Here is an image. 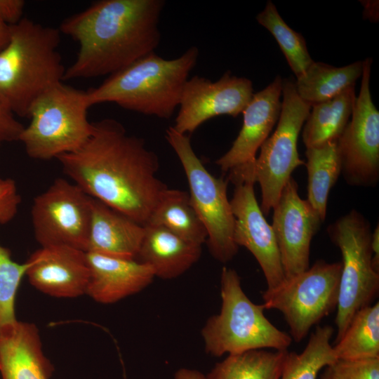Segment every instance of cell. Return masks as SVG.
<instances>
[{
    "mask_svg": "<svg viewBox=\"0 0 379 379\" xmlns=\"http://www.w3.org/2000/svg\"><path fill=\"white\" fill-rule=\"evenodd\" d=\"M92 125L79 149L57 158L63 172L90 197L144 226L168 188L157 176V155L116 119Z\"/></svg>",
    "mask_w": 379,
    "mask_h": 379,
    "instance_id": "cell-1",
    "label": "cell"
},
{
    "mask_svg": "<svg viewBox=\"0 0 379 379\" xmlns=\"http://www.w3.org/2000/svg\"><path fill=\"white\" fill-rule=\"evenodd\" d=\"M164 0H101L58 28L79 44L64 80L111 75L154 52L161 41Z\"/></svg>",
    "mask_w": 379,
    "mask_h": 379,
    "instance_id": "cell-2",
    "label": "cell"
},
{
    "mask_svg": "<svg viewBox=\"0 0 379 379\" xmlns=\"http://www.w3.org/2000/svg\"><path fill=\"white\" fill-rule=\"evenodd\" d=\"M60 31L23 18L10 26L0 51V99L13 114L28 117L36 98L63 81Z\"/></svg>",
    "mask_w": 379,
    "mask_h": 379,
    "instance_id": "cell-3",
    "label": "cell"
},
{
    "mask_svg": "<svg viewBox=\"0 0 379 379\" xmlns=\"http://www.w3.org/2000/svg\"><path fill=\"white\" fill-rule=\"evenodd\" d=\"M198 56L196 46L173 59L150 53L88 89L89 102L91 106L114 102L127 110L169 119L179 106Z\"/></svg>",
    "mask_w": 379,
    "mask_h": 379,
    "instance_id": "cell-4",
    "label": "cell"
},
{
    "mask_svg": "<svg viewBox=\"0 0 379 379\" xmlns=\"http://www.w3.org/2000/svg\"><path fill=\"white\" fill-rule=\"evenodd\" d=\"M221 309L201 329L206 352L215 357L272 348L286 350L292 338L277 328L264 314L262 304L253 302L244 293L237 272L227 267L220 277Z\"/></svg>",
    "mask_w": 379,
    "mask_h": 379,
    "instance_id": "cell-5",
    "label": "cell"
},
{
    "mask_svg": "<svg viewBox=\"0 0 379 379\" xmlns=\"http://www.w3.org/2000/svg\"><path fill=\"white\" fill-rule=\"evenodd\" d=\"M91 105L87 91L54 84L32 105L19 140L27 154L38 160L56 159L79 149L91 134L88 119Z\"/></svg>",
    "mask_w": 379,
    "mask_h": 379,
    "instance_id": "cell-6",
    "label": "cell"
},
{
    "mask_svg": "<svg viewBox=\"0 0 379 379\" xmlns=\"http://www.w3.org/2000/svg\"><path fill=\"white\" fill-rule=\"evenodd\" d=\"M331 241L342 255L335 317L336 342L354 314L371 305L379 291V272L373 265L372 232L368 220L352 209L327 227Z\"/></svg>",
    "mask_w": 379,
    "mask_h": 379,
    "instance_id": "cell-7",
    "label": "cell"
},
{
    "mask_svg": "<svg viewBox=\"0 0 379 379\" xmlns=\"http://www.w3.org/2000/svg\"><path fill=\"white\" fill-rule=\"evenodd\" d=\"M166 139L182 166L191 204L207 232L210 253L220 262L230 261L239 246L233 237L234 218L227 195L228 181L208 171L195 154L188 135L170 126Z\"/></svg>",
    "mask_w": 379,
    "mask_h": 379,
    "instance_id": "cell-8",
    "label": "cell"
},
{
    "mask_svg": "<svg viewBox=\"0 0 379 379\" xmlns=\"http://www.w3.org/2000/svg\"><path fill=\"white\" fill-rule=\"evenodd\" d=\"M341 262L317 260L305 271L285 279L262 293L265 310L282 313L291 337L300 343L338 305Z\"/></svg>",
    "mask_w": 379,
    "mask_h": 379,
    "instance_id": "cell-9",
    "label": "cell"
},
{
    "mask_svg": "<svg viewBox=\"0 0 379 379\" xmlns=\"http://www.w3.org/2000/svg\"><path fill=\"white\" fill-rule=\"evenodd\" d=\"M283 100L278 124L274 133L260 146L253 164L255 182L261 190L260 209L267 215L277 204L293 171L305 165L298 152V140L312 105L297 94L294 81L283 80Z\"/></svg>",
    "mask_w": 379,
    "mask_h": 379,
    "instance_id": "cell-10",
    "label": "cell"
},
{
    "mask_svg": "<svg viewBox=\"0 0 379 379\" xmlns=\"http://www.w3.org/2000/svg\"><path fill=\"white\" fill-rule=\"evenodd\" d=\"M92 197L74 182L57 178L37 195L31 209L34 237L43 246H67L86 252Z\"/></svg>",
    "mask_w": 379,
    "mask_h": 379,
    "instance_id": "cell-11",
    "label": "cell"
},
{
    "mask_svg": "<svg viewBox=\"0 0 379 379\" xmlns=\"http://www.w3.org/2000/svg\"><path fill=\"white\" fill-rule=\"evenodd\" d=\"M371 63V58L363 60L360 93L337 140L341 173L357 187H375L379 180V112L370 91Z\"/></svg>",
    "mask_w": 379,
    "mask_h": 379,
    "instance_id": "cell-12",
    "label": "cell"
},
{
    "mask_svg": "<svg viewBox=\"0 0 379 379\" xmlns=\"http://www.w3.org/2000/svg\"><path fill=\"white\" fill-rule=\"evenodd\" d=\"M253 94L252 81L230 71L215 81L195 75L185 84L173 128L180 133L191 134L211 118L225 114L236 117Z\"/></svg>",
    "mask_w": 379,
    "mask_h": 379,
    "instance_id": "cell-13",
    "label": "cell"
},
{
    "mask_svg": "<svg viewBox=\"0 0 379 379\" xmlns=\"http://www.w3.org/2000/svg\"><path fill=\"white\" fill-rule=\"evenodd\" d=\"M272 227L277 240L285 279L310 267V245L324 222L306 200L291 177L273 208Z\"/></svg>",
    "mask_w": 379,
    "mask_h": 379,
    "instance_id": "cell-14",
    "label": "cell"
},
{
    "mask_svg": "<svg viewBox=\"0 0 379 379\" xmlns=\"http://www.w3.org/2000/svg\"><path fill=\"white\" fill-rule=\"evenodd\" d=\"M232 183L235 185L230 200L234 218V241L255 257L262 269L267 288H274L285 277L274 231L255 198V182L247 179Z\"/></svg>",
    "mask_w": 379,
    "mask_h": 379,
    "instance_id": "cell-15",
    "label": "cell"
},
{
    "mask_svg": "<svg viewBox=\"0 0 379 379\" xmlns=\"http://www.w3.org/2000/svg\"><path fill=\"white\" fill-rule=\"evenodd\" d=\"M26 263L25 276L39 291L56 298L86 294L90 270L86 251L67 246H43Z\"/></svg>",
    "mask_w": 379,
    "mask_h": 379,
    "instance_id": "cell-16",
    "label": "cell"
},
{
    "mask_svg": "<svg viewBox=\"0 0 379 379\" xmlns=\"http://www.w3.org/2000/svg\"><path fill=\"white\" fill-rule=\"evenodd\" d=\"M283 80L277 76L263 90L253 93L242 112L243 124L230 149L215 161L224 172L251 164L258 148L279 120Z\"/></svg>",
    "mask_w": 379,
    "mask_h": 379,
    "instance_id": "cell-17",
    "label": "cell"
},
{
    "mask_svg": "<svg viewBox=\"0 0 379 379\" xmlns=\"http://www.w3.org/2000/svg\"><path fill=\"white\" fill-rule=\"evenodd\" d=\"M90 270L86 294L98 302L110 304L138 293L149 285L154 272L148 265L86 252Z\"/></svg>",
    "mask_w": 379,
    "mask_h": 379,
    "instance_id": "cell-18",
    "label": "cell"
},
{
    "mask_svg": "<svg viewBox=\"0 0 379 379\" xmlns=\"http://www.w3.org/2000/svg\"><path fill=\"white\" fill-rule=\"evenodd\" d=\"M53 370L34 324L17 321L0 331L1 379H49Z\"/></svg>",
    "mask_w": 379,
    "mask_h": 379,
    "instance_id": "cell-19",
    "label": "cell"
},
{
    "mask_svg": "<svg viewBox=\"0 0 379 379\" xmlns=\"http://www.w3.org/2000/svg\"><path fill=\"white\" fill-rule=\"evenodd\" d=\"M144 226L92 198L86 252L135 259Z\"/></svg>",
    "mask_w": 379,
    "mask_h": 379,
    "instance_id": "cell-20",
    "label": "cell"
},
{
    "mask_svg": "<svg viewBox=\"0 0 379 379\" xmlns=\"http://www.w3.org/2000/svg\"><path fill=\"white\" fill-rule=\"evenodd\" d=\"M201 246L178 237L167 229L147 224L136 260L150 266L155 277L171 279L198 261Z\"/></svg>",
    "mask_w": 379,
    "mask_h": 379,
    "instance_id": "cell-21",
    "label": "cell"
},
{
    "mask_svg": "<svg viewBox=\"0 0 379 379\" xmlns=\"http://www.w3.org/2000/svg\"><path fill=\"white\" fill-rule=\"evenodd\" d=\"M354 86L312 105L302 135L306 148L338 140L351 117L357 98Z\"/></svg>",
    "mask_w": 379,
    "mask_h": 379,
    "instance_id": "cell-22",
    "label": "cell"
},
{
    "mask_svg": "<svg viewBox=\"0 0 379 379\" xmlns=\"http://www.w3.org/2000/svg\"><path fill=\"white\" fill-rule=\"evenodd\" d=\"M161 226L183 239L201 246L206 230L192 206L187 192L167 188L145 224Z\"/></svg>",
    "mask_w": 379,
    "mask_h": 379,
    "instance_id": "cell-23",
    "label": "cell"
},
{
    "mask_svg": "<svg viewBox=\"0 0 379 379\" xmlns=\"http://www.w3.org/2000/svg\"><path fill=\"white\" fill-rule=\"evenodd\" d=\"M362 72V60L341 67L314 61L297 77L295 88L301 100L313 105L330 100L355 86Z\"/></svg>",
    "mask_w": 379,
    "mask_h": 379,
    "instance_id": "cell-24",
    "label": "cell"
},
{
    "mask_svg": "<svg viewBox=\"0 0 379 379\" xmlns=\"http://www.w3.org/2000/svg\"><path fill=\"white\" fill-rule=\"evenodd\" d=\"M307 171V201L325 220L328 197L341 174V163L337 140L306 148Z\"/></svg>",
    "mask_w": 379,
    "mask_h": 379,
    "instance_id": "cell-25",
    "label": "cell"
},
{
    "mask_svg": "<svg viewBox=\"0 0 379 379\" xmlns=\"http://www.w3.org/2000/svg\"><path fill=\"white\" fill-rule=\"evenodd\" d=\"M288 350H253L229 354L206 379H279Z\"/></svg>",
    "mask_w": 379,
    "mask_h": 379,
    "instance_id": "cell-26",
    "label": "cell"
},
{
    "mask_svg": "<svg viewBox=\"0 0 379 379\" xmlns=\"http://www.w3.org/2000/svg\"><path fill=\"white\" fill-rule=\"evenodd\" d=\"M337 359L379 358V303L359 310L333 346Z\"/></svg>",
    "mask_w": 379,
    "mask_h": 379,
    "instance_id": "cell-27",
    "label": "cell"
},
{
    "mask_svg": "<svg viewBox=\"0 0 379 379\" xmlns=\"http://www.w3.org/2000/svg\"><path fill=\"white\" fill-rule=\"evenodd\" d=\"M334 328L318 326L300 353L288 352L279 379H316L320 370L338 359L331 340Z\"/></svg>",
    "mask_w": 379,
    "mask_h": 379,
    "instance_id": "cell-28",
    "label": "cell"
},
{
    "mask_svg": "<svg viewBox=\"0 0 379 379\" xmlns=\"http://www.w3.org/2000/svg\"><path fill=\"white\" fill-rule=\"evenodd\" d=\"M256 20L274 36L296 77L302 75L314 62L304 37L288 27L270 0Z\"/></svg>",
    "mask_w": 379,
    "mask_h": 379,
    "instance_id": "cell-29",
    "label": "cell"
},
{
    "mask_svg": "<svg viewBox=\"0 0 379 379\" xmlns=\"http://www.w3.org/2000/svg\"><path fill=\"white\" fill-rule=\"evenodd\" d=\"M26 262L13 260L10 251L0 244V331L14 324L16 294L26 274Z\"/></svg>",
    "mask_w": 379,
    "mask_h": 379,
    "instance_id": "cell-30",
    "label": "cell"
},
{
    "mask_svg": "<svg viewBox=\"0 0 379 379\" xmlns=\"http://www.w3.org/2000/svg\"><path fill=\"white\" fill-rule=\"evenodd\" d=\"M328 367L336 379H379V358L338 359Z\"/></svg>",
    "mask_w": 379,
    "mask_h": 379,
    "instance_id": "cell-31",
    "label": "cell"
},
{
    "mask_svg": "<svg viewBox=\"0 0 379 379\" xmlns=\"http://www.w3.org/2000/svg\"><path fill=\"white\" fill-rule=\"evenodd\" d=\"M20 201L15 181L0 177V224H6L14 218Z\"/></svg>",
    "mask_w": 379,
    "mask_h": 379,
    "instance_id": "cell-32",
    "label": "cell"
},
{
    "mask_svg": "<svg viewBox=\"0 0 379 379\" xmlns=\"http://www.w3.org/2000/svg\"><path fill=\"white\" fill-rule=\"evenodd\" d=\"M24 127L0 99V145L18 141Z\"/></svg>",
    "mask_w": 379,
    "mask_h": 379,
    "instance_id": "cell-33",
    "label": "cell"
},
{
    "mask_svg": "<svg viewBox=\"0 0 379 379\" xmlns=\"http://www.w3.org/2000/svg\"><path fill=\"white\" fill-rule=\"evenodd\" d=\"M23 0H0V20L8 26L18 23L23 18Z\"/></svg>",
    "mask_w": 379,
    "mask_h": 379,
    "instance_id": "cell-34",
    "label": "cell"
},
{
    "mask_svg": "<svg viewBox=\"0 0 379 379\" xmlns=\"http://www.w3.org/2000/svg\"><path fill=\"white\" fill-rule=\"evenodd\" d=\"M371 248L373 251V265L376 271L379 272V226L372 232Z\"/></svg>",
    "mask_w": 379,
    "mask_h": 379,
    "instance_id": "cell-35",
    "label": "cell"
},
{
    "mask_svg": "<svg viewBox=\"0 0 379 379\" xmlns=\"http://www.w3.org/2000/svg\"><path fill=\"white\" fill-rule=\"evenodd\" d=\"M175 379H206L200 372L195 370L182 368L178 370L175 374Z\"/></svg>",
    "mask_w": 379,
    "mask_h": 379,
    "instance_id": "cell-36",
    "label": "cell"
},
{
    "mask_svg": "<svg viewBox=\"0 0 379 379\" xmlns=\"http://www.w3.org/2000/svg\"><path fill=\"white\" fill-rule=\"evenodd\" d=\"M365 4H363L364 6V15L366 18L369 19L378 20V18L376 17L378 15V2L374 1H364Z\"/></svg>",
    "mask_w": 379,
    "mask_h": 379,
    "instance_id": "cell-37",
    "label": "cell"
},
{
    "mask_svg": "<svg viewBox=\"0 0 379 379\" xmlns=\"http://www.w3.org/2000/svg\"><path fill=\"white\" fill-rule=\"evenodd\" d=\"M10 35V26L0 20V51L6 45Z\"/></svg>",
    "mask_w": 379,
    "mask_h": 379,
    "instance_id": "cell-38",
    "label": "cell"
},
{
    "mask_svg": "<svg viewBox=\"0 0 379 379\" xmlns=\"http://www.w3.org/2000/svg\"><path fill=\"white\" fill-rule=\"evenodd\" d=\"M321 379H336V378L334 376L331 369L327 367L326 370L321 376Z\"/></svg>",
    "mask_w": 379,
    "mask_h": 379,
    "instance_id": "cell-39",
    "label": "cell"
}]
</instances>
